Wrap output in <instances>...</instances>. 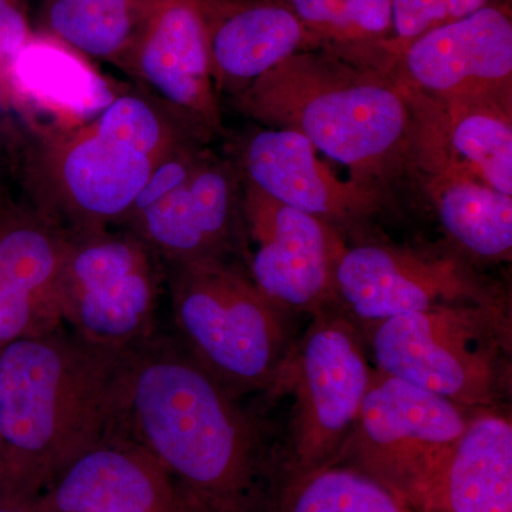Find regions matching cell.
Returning a JSON list of instances; mask_svg holds the SVG:
<instances>
[{"label":"cell","instance_id":"3957f363","mask_svg":"<svg viewBox=\"0 0 512 512\" xmlns=\"http://www.w3.org/2000/svg\"><path fill=\"white\" fill-rule=\"evenodd\" d=\"M235 109L265 127L308 138L350 178L382 192L410 165L414 111L389 70L325 49L296 53L232 97Z\"/></svg>","mask_w":512,"mask_h":512},{"label":"cell","instance_id":"83f0119b","mask_svg":"<svg viewBox=\"0 0 512 512\" xmlns=\"http://www.w3.org/2000/svg\"><path fill=\"white\" fill-rule=\"evenodd\" d=\"M2 197H3V194H2V192H0V198H2Z\"/></svg>","mask_w":512,"mask_h":512},{"label":"cell","instance_id":"e0dca14e","mask_svg":"<svg viewBox=\"0 0 512 512\" xmlns=\"http://www.w3.org/2000/svg\"><path fill=\"white\" fill-rule=\"evenodd\" d=\"M23 505L32 512H187L157 458L123 431L84 450Z\"/></svg>","mask_w":512,"mask_h":512},{"label":"cell","instance_id":"4316f807","mask_svg":"<svg viewBox=\"0 0 512 512\" xmlns=\"http://www.w3.org/2000/svg\"><path fill=\"white\" fill-rule=\"evenodd\" d=\"M0 512H32L26 505L0 498Z\"/></svg>","mask_w":512,"mask_h":512},{"label":"cell","instance_id":"9a60e30c","mask_svg":"<svg viewBox=\"0 0 512 512\" xmlns=\"http://www.w3.org/2000/svg\"><path fill=\"white\" fill-rule=\"evenodd\" d=\"M69 238L35 205L0 198V348L62 328L59 279Z\"/></svg>","mask_w":512,"mask_h":512},{"label":"cell","instance_id":"5b68a950","mask_svg":"<svg viewBox=\"0 0 512 512\" xmlns=\"http://www.w3.org/2000/svg\"><path fill=\"white\" fill-rule=\"evenodd\" d=\"M165 268L181 345L234 396L268 393L292 346L291 313L228 258Z\"/></svg>","mask_w":512,"mask_h":512},{"label":"cell","instance_id":"9c48e42d","mask_svg":"<svg viewBox=\"0 0 512 512\" xmlns=\"http://www.w3.org/2000/svg\"><path fill=\"white\" fill-rule=\"evenodd\" d=\"M470 416L466 407L373 370L359 416L333 460L360 468L413 508Z\"/></svg>","mask_w":512,"mask_h":512},{"label":"cell","instance_id":"ba28073f","mask_svg":"<svg viewBox=\"0 0 512 512\" xmlns=\"http://www.w3.org/2000/svg\"><path fill=\"white\" fill-rule=\"evenodd\" d=\"M372 375L353 319L336 308L315 313L266 393L292 394L295 400L289 473L313 470L336 457L359 416Z\"/></svg>","mask_w":512,"mask_h":512},{"label":"cell","instance_id":"44dd1931","mask_svg":"<svg viewBox=\"0 0 512 512\" xmlns=\"http://www.w3.org/2000/svg\"><path fill=\"white\" fill-rule=\"evenodd\" d=\"M407 92L441 146L483 183L512 197V100L430 99Z\"/></svg>","mask_w":512,"mask_h":512},{"label":"cell","instance_id":"7c38bea8","mask_svg":"<svg viewBox=\"0 0 512 512\" xmlns=\"http://www.w3.org/2000/svg\"><path fill=\"white\" fill-rule=\"evenodd\" d=\"M123 72L192 136L222 133L200 0H156Z\"/></svg>","mask_w":512,"mask_h":512},{"label":"cell","instance_id":"ffe728a7","mask_svg":"<svg viewBox=\"0 0 512 512\" xmlns=\"http://www.w3.org/2000/svg\"><path fill=\"white\" fill-rule=\"evenodd\" d=\"M416 512H512V424L494 409L474 410L421 485Z\"/></svg>","mask_w":512,"mask_h":512},{"label":"cell","instance_id":"484cf974","mask_svg":"<svg viewBox=\"0 0 512 512\" xmlns=\"http://www.w3.org/2000/svg\"><path fill=\"white\" fill-rule=\"evenodd\" d=\"M26 0H0V113L18 114L13 67L35 35Z\"/></svg>","mask_w":512,"mask_h":512},{"label":"cell","instance_id":"8fae6325","mask_svg":"<svg viewBox=\"0 0 512 512\" xmlns=\"http://www.w3.org/2000/svg\"><path fill=\"white\" fill-rule=\"evenodd\" d=\"M335 291L342 311L365 326L457 303L504 309L500 296L454 256L384 244L346 245Z\"/></svg>","mask_w":512,"mask_h":512},{"label":"cell","instance_id":"5bb4252c","mask_svg":"<svg viewBox=\"0 0 512 512\" xmlns=\"http://www.w3.org/2000/svg\"><path fill=\"white\" fill-rule=\"evenodd\" d=\"M120 227L140 238L164 266L228 258L241 242L242 178L237 165L204 148L183 180L131 212Z\"/></svg>","mask_w":512,"mask_h":512},{"label":"cell","instance_id":"7a4b0ae2","mask_svg":"<svg viewBox=\"0 0 512 512\" xmlns=\"http://www.w3.org/2000/svg\"><path fill=\"white\" fill-rule=\"evenodd\" d=\"M126 353L63 326L0 348V498L30 503L70 461L121 431Z\"/></svg>","mask_w":512,"mask_h":512},{"label":"cell","instance_id":"277c9868","mask_svg":"<svg viewBox=\"0 0 512 512\" xmlns=\"http://www.w3.org/2000/svg\"><path fill=\"white\" fill-rule=\"evenodd\" d=\"M192 136L143 90L26 146L32 204L70 232L120 227L158 164ZM200 140V138H198Z\"/></svg>","mask_w":512,"mask_h":512},{"label":"cell","instance_id":"6da1fadb","mask_svg":"<svg viewBox=\"0 0 512 512\" xmlns=\"http://www.w3.org/2000/svg\"><path fill=\"white\" fill-rule=\"evenodd\" d=\"M180 342L127 350L121 431L163 466L187 512H269L279 484L258 426Z\"/></svg>","mask_w":512,"mask_h":512},{"label":"cell","instance_id":"8992f818","mask_svg":"<svg viewBox=\"0 0 512 512\" xmlns=\"http://www.w3.org/2000/svg\"><path fill=\"white\" fill-rule=\"evenodd\" d=\"M366 328L379 372L468 410L494 409L507 379L505 309L457 303Z\"/></svg>","mask_w":512,"mask_h":512},{"label":"cell","instance_id":"603a6c76","mask_svg":"<svg viewBox=\"0 0 512 512\" xmlns=\"http://www.w3.org/2000/svg\"><path fill=\"white\" fill-rule=\"evenodd\" d=\"M320 49L389 70L393 42L390 0H282Z\"/></svg>","mask_w":512,"mask_h":512},{"label":"cell","instance_id":"cb8c5ba5","mask_svg":"<svg viewBox=\"0 0 512 512\" xmlns=\"http://www.w3.org/2000/svg\"><path fill=\"white\" fill-rule=\"evenodd\" d=\"M269 512H416L375 477L342 461L286 474Z\"/></svg>","mask_w":512,"mask_h":512},{"label":"cell","instance_id":"30bf717a","mask_svg":"<svg viewBox=\"0 0 512 512\" xmlns=\"http://www.w3.org/2000/svg\"><path fill=\"white\" fill-rule=\"evenodd\" d=\"M245 239L249 278L269 301L312 316L338 306L335 272L346 242L336 225L242 181Z\"/></svg>","mask_w":512,"mask_h":512},{"label":"cell","instance_id":"d4e9b609","mask_svg":"<svg viewBox=\"0 0 512 512\" xmlns=\"http://www.w3.org/2000/svg\"><path fill=\"white\" fill-rule=\"evenodd\" d=\"M393 15V42L389 63L417 37L437 26L466 18L495 0H390Z\"/></svg>","mask_w":512,"mask_h":512},{"label":"cell","instance_id":"2e32d148","mask_svg":"<svg viewBox=\"0 0 512 512\" xmlns=\"http://www.w3.org/2000/svg\"><path fill=\"white\" fill-rule=\"evenodd\" d=\"M242 181L268 197L330 224H352L380 210L382 194L342 180L308 138L286 128H256L235 148Z\"/></svg>","mask_w":512,"mask_h":512},{"label":"cell","instance_id":"ac0fdd59","mask_svg":"<svg viewBox=\"0 0 512 512\" xmlns=\"http://www.w3.org/2000/svg\"><path fill=\"white\" fill-rule=\"evenodd\" d=\"M410 164L419 171L441 228L458 248L484 261H510L511 195L494 190L458 163L416 111Z\"/></svg>","mask_w":512,"mask_h":512},{"label":"cell","instance_id":"7402d4cb","mask_svg":"<svg viewBox=\"0 0 512 512\" xmlns=\"http://www.w3.org/2000/svg\"><path fill=\"white\" fill-rule=\"evenodd\" d=\"M156 0H46L42 32L123 70Z\"/></svg>","mask_w":512,"mask_h":512},{"label":"cell","instance_id":"52a82bcc","mask_svg":"<svg viewBox=\"0 0 512 512\" xmlns=\"http://www.w3.org/2000/svg\"><path fill=\"white\" fill-rule=\"evenodd\" d=\"M69 234L59 279L63 328L111 352L156 336L160 259L124 227Z\"/></svg>","mask_w":512,"mask_h":512},{"label":"cell","instance_id":"4fadbf2b","mask_svg":"<svg viewBox=\"0 0 512 512\" xmlns=\"http://www.w3.org/2000/svg\"><path fill=\"white\" fill-rule=\"evenodd\" d=\"M389 72L430 99L512 100L510 2H495L466 18L429 30L404 46Z\"/></svg>","mask_w":512,"mask_h":512},{"label":"cell","instance_id":"d6986e66","mask_svg":"<svg viewBox=\"0 0 512 512\" xmlns=\"http://www.w3.org/2000/svg\"><path fill=\"white\" fill-rule=\"evenodd\" d=\"M212 82L235 97L296 53L320 49L282 0H200Z\"/></svg>","mask_w":512,"mask_h":512}]
</instances>
